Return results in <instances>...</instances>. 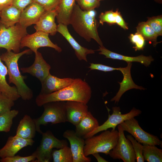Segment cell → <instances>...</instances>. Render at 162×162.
<instances>
[{
  "label": "cell",
  "mask_w": 162,
  "mask_h": 162,
  "mask_svg": "<svg viewBox=\"0 0 162 162\" xmlns=\"http://www.w3.org/2000/svg\"><path fill=\"white\" fill-rule=\"evenodd\" d=\"M92 89L89 84L81 78L74 79L69 85L57 91L46 94H39L35 100L38 106L54 101H73L87 104L92 96Z\"/></svg>",
  "instance_id": "cell-1"
},
{
  "label": "cell",
  "mask_w": 162,
  "mask_h": 162,
  "mask_svg": "<svg viewBox=\"0 0 162 162\" xmlns=\"http://www.w3.org/2000/svg\"><path fill=\"white\" fill-rule=\"evenodd\" d=\"M96 13L94 9L83 10L76 4L72 14L70 24L71 25L79 35L87 42H90L92 39L100 46H103L98 31L99 24L95 18Z\"/></svg>",
  "instance_id": "cell-2"
},
{
  "label": "cell",
  "mask_w": 162,
  "mask_h": 162,
  "mask_svg": "<svg viewBox=\"0 0 162 162\" xmlns=\"http://www.w3.org/2000/svg\"><path fill=\"white\" fill-rule=\"evenodd\" d=\"M31 51L30 49L18 53L7 51L0 56L1 60L5 62L7 68L9 83L14 84L20 97L25 100L31 99L33 97V92L24 82L26 76L21 74L18 61L22 56L30 53Z\"/></svg>",
  "instance_id": "cell-3"
},
{
  "label": "cell",
  "mask_w": 162,
  "mask_h": 162,
  "mask_svg": "<svg viewBox=\"0 0 162 162\" xmlns=\"http://www.w3.org/2000/svg\"><path fill=\"white\" fill-rule=\"evenodd\" d=\"M119 137L118 130H104L100 134L85 139L83 151L88 157L96 153H102L106 155L116 145Z\"/></svg>",
  "instance_id": "cell-4"
},
{
  "label": "cell",
  "mask_w": 162,
  "mask_h": 162,
  "mask_svg": "<svg viewBox=\"0 0 162 162\" xmlns=\"http://www.w3.org/2000/svg\"><path fill=\"white\" fill-rule=\"evenodd\" d=\"M65 103L66 101H54L44 104L43 114L39 117L34 119L37 131L41 134L42 133L40 129L41 125L67 122Z\"/></svg>",
  "instance_id": "cell-5"
},
{
  "label": "cell",
  "mask_w": 162,
  "mask_h": 162,
  "mask_svg": "<svg viewBox=\"0 0 162 162\" xmlns=\"http://www.w3.org/2000/svg\"><path fill=\"white\" fill-rule=\"evenodd\" d=\"M28 34L26 28L19 22L7 27L0 22V48L15 53L20 52L21 40Z\"/></svg>",
  "instance_id": "cell-6"
},
{
  "label": "cell",
  "mask_w": 162,
  "mask_h": 162,
  "mask_svg": "<svg viewBox=\"0 0 162 162\" xmlns=\"http://www.w3.org/2000/svg\"><path fill=\"white\" fill-rule=\"evenodd\" d=\"M42 138L39 146L32 155L36 159L34 162H49L52 158V152L54 148L58 149L68 146L65 140L56 138L49 130L41 134Z\"/></svg>",
  "instance_id": "cell-7"
},
{
  "label": "cell",
  "mask_w": 162,
  "mask_h": 162,
  "mask_svg": "<svg viewBox=\"0 0 162 162\" xmlns=\"http://www.w3.org/2000/svg\"><path fill=\"white\" fill-rule=\"evenodd\" d=\"M112 113L111 115L109 114L107 119L102 125H99L93 131L86 135L84 138L86 139L91 137L98 133L112 128V130H114L118 125L126 120L139 116L142 111L139 109L134 107L128 112L122 114L120 108L118 106H114L112 108Z\"/></svg>",
  "instance_id": "cell-8"
},
{
  "label": "cell",
  "mask_w": 162,
  "mask_h": 162,
  "mask_svg": "<svg viewBox=\"0 0 162 162\" xmlns=\"http://www.w3.org/2000/svg\"><path fill=\"white\" fill-rule=\"evenodd\" d=\"M119 137L115 147L111 150L109 156L113 159H121L124 162H135L136 157L131 142L125 136L120 124L117 126Z\"/></svg>",
  "instance_id": "cell-9"
},
{
  "label": "cell",
  "mask_w": 162,
  "mask_h": 162,
  "mask_svg": "<svg viewBox=\"0 0 162 162\" xmlns=\"http://www.w3.org/2000/svg\"><path fill=\"white\" fill-rule=\"evenodd\" d=\"M120 124L124 131L130 133L137 141L142 144L162 145V141L157 136L142 129L134 117L126 120Z\"/></svg>",
  "instance_id": "cell-10"
},
{
  "label": "cell",
  "mask_w": 162,
  "mask_h": 162,
  "mask_svg": "<svg viewBox=\"0 0 162 162\" xmlns=\"http://www.w3.org/2000/svg\"><path fill=\"white\" fill-rule=\"evenodd\" d=\"M49 35L48 34L41 31H36L32 34H28L22 39L20 48L28 47L35 53L39 48L47 47L54 49L58 52H61L62 49L50 40Z\"/></svg>",
  "instance_id": "cell-11"
},
{
  "label": "cell",
  "mask_w": 162,
  "mask_h": 162,
  "mask_svg": "<svg viewBox=\"0 0 162 162\" xmlns=\"http://www.w3.org/2000/svg\"><path fill=\"white\" fill-rule=\"evenodd\" d=\"M63 137L69 141L73 157V162H90L91 158L84 154L85 139L77 136L75 131L68 130L63 134Z\"/></svg>",
  "instance_id": "cell-12"
},
{
  "label": "cell",
  "mask_w": 162,
  "mask_h": 162,
  "mask_svg": "<svg viewBox=\"0 0 162 162\" xmlns=\"http://www.w3.org/2000/svg\"><path fill=\"white\" fill-rule=\"evenodd\" d=\"M35 54L33 64L28 67L22 68L20 69L23 73H28L36 77L41 83L50 74L51 67L44 59L40 52L38 51Z\"/></svg>",
  "instance_id": "cell-13"
},
{
  "label": "cell",
  "mask_w": 162,
  "mask_h": 162,
  "mask_svg": "<svg viewBox=\"0 0 162 162\" xmlns=\"http://www.w3.org/2000/svg\"><path fill=\"white\" fill-rule=\"evenodd\" d=\"M34 142L32 139H24L16 135L10 136L5 145L0 149V158L14 156L22 148L32 146Z\"/></svg>",
  "instance_id": "cell-14"
},
{
  "label": "cell",
  "mask_w": 162,
  "mask_h": 162,
  "mask_svg": "<svg viewBox=\"0 0 162 162\" xmlns=\"http://www.w3.org/2000/svg\"><path fill=\"white\" fill-rule=\"evenodd\" d=\"M87 104L76 101H66L67 122L76 125L89 111Z\"/></svg>",
  "instance_id": "cell-15"
},
{
  "label": "cell",
  "mask_w": 162,
  "mask_h": 162,
  "mask_svg": "<svg viewBox=\"0 0 162 162\" xmlns=\"http://www.w3.org/2000/svg\"><path fill=\"white\" fill-rule=\"evenodd\" d=\"M46 11L40 4L33 2L21 12L19 23L26 28L32 24H35Z\"/></svg>",
  "instance_id": "cell-16"
},
{
  "label": "cell",
  "mask_w": 162,
  "mask_h": 162,
  "mask_svg": "<svg viewBox=\"0 0 162 162\" xmlns=\"http://www.w3.org/2000/svg\"><path fill=\"white\" fill-rule=\"evenodd\" d=\"M57 31L61 34L70 44L74 50L76 56L79 60H83L87 62V55L94 53L95 50L88 49L80 45L70 34L67 26L62 23H58L57 25Z\"/></svg>",
  "instance_id": "cell-17"
},
{
  "label": "cell",
  "mask_w": 162,
  "mask_h": 162,
  "mask_svg": "<svg viewBox=\"0 0 162 162\" xmlns=\"http://www.w3.org/2000/svg\"><path fill=\"white\" fill-rule=\"evenodd\" d=\"M74 78H60L50 74L41 82V88L39 94H46L61 89L73 82Z\"/></svg>",
  "instance_id": "cell-18"
},
{
  "label": "cell",
  "mask_w": 162,
  "mask_h": 162,
  "mask_svg": "<svg viewBox=\"0 0 162 162\" xmlns=\"http://www.w3.org/2000/svg\"><path fill=\"white\" fill-rule=\"evenodd\" d=\"M127 66L125 68H119V70L123 74V78L121 82H119L120 88L116 95L111 99V101L118 103L122 96L127 91L132 89L144 90L146 89L141 86L136 84L134 82L131 75L130 70L132 64L127 62Z\"/></svg>",
  "instance_id": "cell-19"
},
{
  "label": "cell",
  "mask_w": 162,
  "mask_h": 162,
  "mask_svg": "<svg viewBox=\"0 0 162 162\" xmlns=\"http://www.w3.org/2000/svg\"><path fill=\"white\" fill-rule=\"evenodd\" d=\"M57 14L56 9L46 11L34 26L36 31L42 32L51 35H55L57 32V25L55 22V18Z\"/></svg>",
  "instance_id": "cell-20"
},
{
  "label": "cell",
  "mask_w": 162,
  "mask_h": 162,
  "mask_svg": "<svg viewBox=\"0 0 162 162\" xmlns=\"http://www.w3.org/2000/svg\"><path fill=\"white\" fill-rule=\"evenodd\" d=\"M96 50L99 51V54L105 56L106 58L123 60L127 63L138 62L146 67L148 66L154 60V58L150 56H146L141 55L137 56L131 57L122 55L108 50L104 46H100L99 48Z\"/></svg>",
  "instance_id": "cell-21"
},
{
  "label": "cell",
  "mask_w": 162,
  "mask_h": 162,
  "mask_svg": "<svg viewBox=\"0 0 162 162\" xmlns=\"http://www.w3.org/2000/svg\"><path fill=\"white\" fill-rule=\"evenodd\" d=\"M76 0H60L56 8L57 14L56 16L58 23L68 26L70 24L72 14L76 4Z\"/></svg>",
  "instance_id": "cell-22"
},
{
  "label": "cell",
  "mask_w": 162,
  "mask_h": 162,
  "mask_svg": "<svg viewBox=\"0 0 162 162\" xmlns=\"http://www.w3.org/2000/svg\"><path fill=\"white\" fill-rule=\"evenodd\" d=\"M98 120L91 113L88 111L80 121L75 126V131L78 136L84 139L88 134L94 130L99 126Z\"/></svg>",
  "instance_id": "cell-23"
},
{
  "label": "cell",
  "mask_w": 162,
  "mask_h": 162,
  "mask_svg": "<svg viewBox=\"0 0 162 162\" xmlns=\"http://www.w3.org/2000/svg\"><path fill=\"white\" fill-rule=\"evenodd\" d=\"M8 74L7 68L2 63L0 57V92L15 101L18 99L20 96L16 88L11 86L7 83L6 76Z\"/></svg>",
  "instance_id": "cell-24"
},
{
  "label": "cell",
  "mask_w": 162,
  "mask_h": 162,
  "mask_svg": "<svg viewBox=\"0 0 162 162\" xmlns=\"http://www.w3.org/2000/svg\"><path fill=\"white\" fill-rule=\"evenodd\" d=\"M36 131L34 119L29 116L25 115L20 122L16 135L24 139H32L35 136Z\"/></svg>",
  "instance_id": "cell-25"
},
{
  "label": "cell",
  "mask_w": 162,
  "mask_h": 162,
  "mask_svg": "<svg viewBox=\"0 0 162 162\" xmlns=\"http://www.w3.org/2000/svg\"><path fill=\"white\" fill-rule=\"evenodd\" d=\"M21 11L13 5H9L0 11V22L7 27L20 22Z\"/></svg>",
  "instance_id": "cell-26"
},
{
  "label": "cell",
  "mask_w": 162,
  "mask_h": 162,
  "mask_svg": "<svg viewBox=\"0 0 162 162\" xmlns=\"http://www.w3.org/2000/svg\"><path fill=\"white\" fill-rule=\"evenodd\" d=\"M99 22L102 25L104 22L109 24L116 23L124 30L128 28L120 12L118 10L115 12L110 10L101 13L99 16Z\"/></svg>",
  "instance_id": "cell-27"
},
{
  "label": "cell",
  "mask_w": 162,
  "mask_h": 162,
  "mask_svg": "<svg viewBox=\"0 0 162 162\" xmlns=\"http://www.w3.org/2000/svg\"><path fill=\"white\" fill-rule=\"evenodd\" d=\"M142 154L145 160L148 162H161L162 149L155 145L142 144Z\"/></svg>",
  "instance_id": "cell-28"
},
{
  "label": "cell",
  "mask_w": 162,
  "mask_h": 162,
  "mask_svg": "<svg viewBox=\"0 0 162 162\" xmlns=\"http://www.w3.org/2000/svg\"><path fill=\"white\" fill-rule=\"evenodd\" d=\"M52 157L53 162H73L72 153L68 146L58 149H53Z\"/></svg>",
  "instance_id": "cell-29"
},
{
  "label": "cell",
  "mask_w": 162,
  "mask_h": 162,
  "mask_svg": "<svg viewBox=\"0 0 162 162\" xmlns=\"http://www.w3.org/2000/svg\"><path fill=\"white\" fill-rule=\"evenodd\" d=\"M136 28L137 32L140 33L145 40L153 42L154 44L156 45L158 36L146 22L139 23Z\"/></svg>",
  "instance_id": "cell-30"
},
{
  "label": "cell",
  "mask_w": 162,
  "mask_h": 162,
  "mask_svg": "<svg viewBox=\"0 0 162 162\" xmlns=\"http://www.w3.org/2000/svg\"><path fill=\"white\" fill-rule=\"evenodd\" d=\"M18 113V110H14L0 115V132H9L11 127L13 119Z\"/></svg>",
  "instance_id": "cell-31"
},
{
  "label": "cell",
  "mask_w": 162,
  "mask_h": 162,
  "mask_svg": "<svg viewBox=\"0 0 162 162\" xmlns=\"http://www.w3.org/2000/svg\"><path fill=\"white\" fill-rule=\"evenodd\" d=\"M128 138L131 142L135 152L136 160L137 162L145 161L143 155L142 145L137 141L131 135L126 136Z\"/></svg>",
  "instance_id": "cell-32"
},
{
  "label": "cell",
  "mask_w": 162,
  "mask_h": 162,
  "mask_svg": "<svg viewBox=\"0 0 162 162\" xmlns=\"http://www.w3.org/2000/svg\"><path fill=\"white\" fill-rule=\"evenodd\" d=\"M146 22L151 26L158 36H162V15L148 18Z\"/></svg>",
  "instance_id": "cell-33"
},
{
  "label": "cell",
  "mask_w": 162,
  "mask_h": 162,
  "mask_svg": "<svg viewBox=\"0 0 162 162\" xmlns=\"http://www.w3.org/2000/svg\"><path fill=\"white\" fill-rule=\"evenodd\" d=\"M14 101L1 93L0 94V115L11 110Z\"/></svg>",
  "instance_id": "cell-34"
},
{
  "label": "cell",
  "mask_w": 162,
  "mask_h": 162,
  "mask_svg": "<svg viewBox=\"0 0 162 162\" xmlns=\"http://www.w3.org/2000/svg\"><path fill=\"white\" fill-rule=\"evenodd\" d=\"M130 42L134 45L133 48L136 51L143 50L145 45V40L139 33L131 34L129 37Z\"/></svg>",
  "instance_id": "cell-35"
},
{
  "label": "cell",
  "mask_w": 162,
  "mask_h": 162,
  "mask_svg": "<svg viewBox=\"0 0 162 162\" xmlns=\"http://www.w3.org/2000/svg\"><path fill=\"white\" fill-rule=\"evenodd\" d=\"M76 2L82 10L86 11L94 9L100 5L98 0H76Z\"/></svg>",
  "instance_id": "cell-36"
},
{
  "label": "cell",
  "mask_w": 162,
  "mask_h": 162,
  "mask_svg": "<svg viewBox=\"0 0 162 162\" xmlns=\"http://www.w3.org/2000/svg\"><path fill=\"white\" fill-rule=\"evenodd\" d=\"M36 159L34 156L32 155L26 157H22L19 155H14L13 157H6L1 158V162H34Z\"/></svg>",
  "instance_id": "cell-37"
},
{
  "label": "cell",
  "mask_w": 162,
  "mask_h": 162,
  "mask_svg": "<svg viewBox=\"0 0 162 162\" xmlns=\"http://www.w3.org/2000/svg\"><path fill=\"white\" fill-rule=\"evenodd\" d=\"M33 2L40 4L46 11L56 9L59 2L60 0H33Z\"/></svg>",
  "instance_id": "cell-38"
},
{
  "label": "cell",
  "mask_w": 162,
  "mask_h": 162,
  "mask_svg": "<svg viewBox=\"0 0 162 162\" xmlns=\"http://www.w3.org/2000/svg\"><path fill=\"white\" fill-rule=\"evenodd\" d=\"M88 68L91 70H98L105 72H110L115 70H119V68H115L100 64L90 63Z\"/></svg>",
  "instance_id": "cell-39"
},
{
  "label": "cell",
  "mask_w": 162,
  "mask_h": 162,
  "mask_svg": "<svg viewBox=\"0 0 162 162\" xmlns=\"http://www.w3.org/2000/svg\"><path fill=\"white\" fill-rule=\"evenodd\" d=\"M33 2V0H13L12 4L22 12L26 7Z\"/></svg>",
  "instance_id": "cell-40"
},
{
  "label": "cell",
  "mask_w": 162,
  "mask_h": 162,
  "mask_svg": "<svg viewBox=\"0 0 162 162\" xmlns=\"http://www.w3.org/2000/svg\"><path fill=\"white\" fill-rule=\"evenodd\" d=\"M13 0H0V11L5 7L12 4Z\"/></svg>",
  "instance_id": "cell-41"
},
{
  "label": "cell",
  "mask_w": 162,
  "mask_h": 162,
  "mask_svg": "<svg viewBox=\"0 0 162 162\" xmlns=\"http://www.w3.org/2000/svg\"><path fill=\"white\" fill-rule=\"evenodd\" d=\"M97 159L98 162H108V161L106 160L102 157L98 153H94L92 154Z\"/></svg>",
  "instance_id": "cell-42"
},
{
  "label": "cell",
  "mask_w": 162,
  "mask_h": 162,
  "mask_svg": "<svg viewBox=\"0 0 162 162\" xmlns=\"http://www.w3.org/2000/svg\"><path fill=\"white\" fill-rule=\"evenodd\" d=\"M155 2L159 3L161 4L162 2V0H154Z\"/></svg>",
  "instance_id": "cell-43"
},
{
  "label": "cell",
  "mask_w": 162,
  "mask_h": 162,
  "mask_svg": "<svg viewBox=\"0 0 162 162\" xmlns=\"http://www.w3.org/2000/svg\"><path fill=\"white\" fill-rule=\"evenodd\" d=\"M98 1L100 2V1H102V0H98Z\"/></svg>",
  "instance_id": "cell-44"
},
{
  "label": "cell",
  "mask_w": 162,
  "mask_h": 162,
  "mask_svg": "<svg viewBox=\"0 0 162 162\" xmlns=\"http://www.w3.org/2000/svg\"><path fill=\"white\" fill-rule=\"evenodd\" d=\"M1 93V92H0V94Z\"/></svg>",
  "instance_id": "cell-45"
}]
</instances>
